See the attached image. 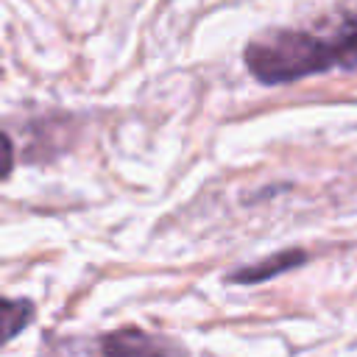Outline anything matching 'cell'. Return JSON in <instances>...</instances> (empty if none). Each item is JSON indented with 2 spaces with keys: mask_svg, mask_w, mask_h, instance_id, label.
<instances>
[{
  "mask_svg": "<svg viewBox=\"0 0 357 357\" xmlns=\"http://www.w3.org/2000/svg\"><path fill=\"white\" fill-rule=\"evenodd\" d=\"M243 59L248 73L262 84H287L329 70L321 33L315 31H265L245 45Z\"/></svg>",
  "mask_w": 357,
  "mask_h": 357,
  "instance_id": "obj_1",
  "label": "cell"
},
{
  "mask_svg": "<svg viewBox=\"0 0 357 357\" xmlns=\"http://www.w3.org/2000/svg\"><path fill=\"white\" fill-rule=\"evenodd\" d=\"M100 357H178V351L162 337L126 326L100 337Z\"/></svg>",
  "mask_w": 357,
  "mask_h": 357,
  "instance_id": "obj_2",
  "label": "cell"
},
{
  "mask_svg": "<svg viewBox=\"0 0 357 357\" xmlns=\"http://www.w3.org/2000/svg\"><path fill=\"white\" fill-rule=\"evenodd\" d=\"M307 262V254L301 248H293V251H279V254H271L268 259H259L248 268H237L231 271L226 279L234 282V284H257V282H265L282 271H290V268H298Z\"/></svg>",
  "mask_w": 357,
  "mask_h": 357,
  "instance_id": "obj_3",
  "label": "cell"
},
{
  "mask_svg": "<svg viewBox=\"0 0 357 357\" xmlns=\"http://www.w3.org/2000/svg\"><path fill=\"white\" fill-rule=\"evenodd\" d=\"M324 42H326V53H329L332 67L354 70L357 67V14L346 17L329 36H324Z\"/></svg>",
  "mask_w": 357,
  "mask_h": 357,
  "instance_id": "obj_4",
  "label": "cell"
},
{
  "mask_svg": "<svg viewBox=\"0 0 357 357\" xmlns=\"http://www.w3.org/2000/svg\"><path fill=\"white\" fill-rule=\"evenodd\" d=\"M36 315L33 304L25 298H0V346L8 343L11 337H17L31 318Z\"/></svg>",
  "mask_w": 357,
  "mask_h": 357,
  "instance_id": "obj_5",
  "label": "cell"
},
{
  "mask_svg": "<svg viewBox=\"0 0 357 357\" xmlns=\"http://www.w3.org/2000/svg\"><path fill=\"white\" fill-rule=\"evenodd\" d=\"M11 165H14V148H11V139L0 131V181L11 173Z\"/></svg>",
  "mask_w": 357,
  "mask_h": 357,
  "instance_id": "obj_6",
  "label": "cell"
}]
</instances>
